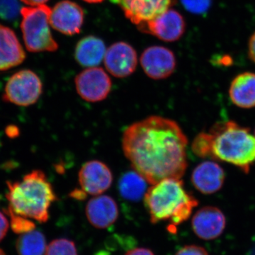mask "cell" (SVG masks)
Wrapping results in <instances>:
<instances>
[{
	"label": "cell",
	"mask_w": 255,
	"mask_h": 255,
	"mask_svg": "<svg viewBox=\"0 0 255 255\" xmlns=\"http://www.w3.org/2000/svg\"><path fill=\"white\" fill-rule=\"evenodd\" d=\"M83 1L88 3H100L105 1V0H83Z\"/></svg>",
	"instance_id": "836d02e7"
},
{
	"label": "cell",
	"mask_w": 255,
	"mask_h": 255,
	"mask_svg": "<svg viewBox=\"0 0 255 255\" xmlns=\"http://www.w3.org/2000/svg\"><path fill=\"white\" fill-rule=\"evenodd\" d=\"M18 255H43L46 251V241L40 231H30L21 235L16 243Z\"/></svg>",
	"instance_id": "44dd1931"
},
{
	"label": "cell",
	"mask_w": 255,
	"mask_h": 255,
	"mask_svg": "<svg viewBox=\"0 0 255 255\" xmlns=\"http://www.w3.org/2000/svg\"></svg>",
	"instance_id": "8d00e7d4"
},
{
	"label": "cell",
	"mask_w": 255,
	"mask_h": 255,
	"mask_svg": "<svg viewBox=\"0 0 255 255\" xmlns=\"http://www.w3.org/2000/svg\"><path fill=\"white\" fill-rule=\"evenodd\" d=\"M0 255H5L4 251H3L1 249H0Z\"/></svg>",
	"instance_id": "e575fe53"
},
{
	"label": "cell",
	"mask_w": 255,
	"mask_h": 255,
	"mask_svg": "<svg viewBox=\"0 0 255 255\" xmlns=\"http://www.w3.org/2000/svg\"><path fill=\"white\" fill-rule=\"evenodd\" d=\"M137 26L144 24L169 9L174 0H111Z\"/></svg>",
	"instance_id": "8fae6325"
},
{
	"label": "cell",
	"mask_w": 255,
	"mask_h": 255,
	"mask_svg": "<svg viewBox=\"0 0 255 255\" xmlns=\"http://www.w3.org/2000/svg\"><path fill=\"white\" fill-rule=\"evenodd\" d=\"M86 216L95 228L105 229L112 226L119 217V208L113 198L108 195L96 196L88 201Z\"/></svg>",
	"instance_id": "9a60e30c"
},
{
	"label": "cell",
	"mask_w": 255,
	"mask_h": 255,
	"mask_svg": "<svg viewBox=\"0 0 255 255\" xmlns=\"http://www.w3.org/2000/svg\"><path fill=\"white\" fill-rule=\"evenodd\" d=\"M84 22V11L80 5L63 0L51 9L50 24L54 29L68 36L78 34Z\"/></svg>",
	"instance_id": "4fadbf2b"
},
{
	"label": "cell",
	"mask_w": 255,
	"mask_h": 255,
	"mask_svg": "<svg viewBox=\"0 0 255 255\" xmlns=\"http://www.w3.org/2000/svg\"><path fill=\"white\" fill-rule=\"evenodd\" d=\"M191 225L198 237L211 241L222 234L226 228V219L222 211L218 208L205 206L194 214Z\"/></svg>",
	"instance_id": "5bb4252c"
},
{
	"label": "cell",
	"mask_w": 255,
	"mask_h": 255,
	"mask_svg": "<svg viewBox=\"0 0 255 255\" xmlns=\"http://www.w3.org/2000/svg\"><path fill=\"white\" fill-rule=\"evenodd\" d=\"M78 95L90 103H97L106 100L112 90V82L108 74L98 67L87 68L79 73L75 79Z\"/></svg>",
	"instance_id": "52a82bcc"
},
{
	"label": "cell",
	"mask_w": 255,
	"mask_h": 255,
	"mask_svg": "<svg viewBox=\"0 0 255 255\" xmlns=\"http://www.w3.org/2000/svg\"><path fill=\"white\" fill-rule=\"evenodd\" d=\"M9 229V222L4 214L0 211V241H2L3 238L7 233Z\"/></svg>",
	"instance_id": "83f0119b"
},
{
	"label": "cell",
	"mask_w": 255,
	"mask_h": 255,
	"mask_svg": "<svg viewBox=\"0 0 255 255\" xmlns=\"http://www.w3.org/2000/svg\"><path fill=\"white\" fill-rule=\"evenodd\" d=\"M21 6L18 0H0V18L14 21L21 16Z\"/></svg>",
	"instance_id": "d4e9b609"
},
{
	"label": "cell",
	"mask_w": 255,
	"mask_h": 255,
	"mask_svg": "<svg viewBox=\"0 0 255 255\" xmlns=\"http://www.w3.org/2000/svg\"><path fill=\"white\" fill-rule=\"evenodd\" d=\"M212 135V157L233 164L249 173L255 164V137L248 128L232 121L215 124Z\"/></svg>",
	"instance_id": "277c9868"
},
{
	"label": "cell",
	"mask_w": 255,
	"mask_h": 255,
	"mask_svg": "<svg viewBox=\"0 0 255 255\" xmlns=\"http://www.w3.org/2000/svg\"><path fill=\"white\" fill-rule=\"evenodd\" d=\"M184 7L193 14H201L206 12L212 0H181Z\"/></svg>",
	"instance_id": "484cf974"
},
{
	"label": "cell",
	"mask_w": 255,
	"mask_h": 255,
	"mask_svg": "<svg viewBox=\"0 0 255 255\" xmlns=\"http://www.w3.org/2000/svg\"><path fill=\"white\" fill-rule=\"evenodd\" d=\"M46 255H78V253L74 242L60 238L50 243Z\"/></svg>",
	"instance_id": "603a6c76"
},
{
	"label": "cell",
	"mask_w": 255,
	"mask_h": 255,
	"mask_svg": "<svg viewBox=\"0 0 255 255\" xmlns=\"http://www.w3.org/2000/svg\"><path fill=\"white\" fill-rule=\"evenodd\" d=\"M78 182L81 190L87 195L100 196L112 187L113 174L105 162L94 159L82 166Z\"/></svg>",
	"instance_id": "ba28073f"
},
{
	"label": "cell",
	"mask_w": 255,
	"mask_h": 255,
	"mask_svg": "<svg viewBox=\"0 0 255 255\" xmlns=\"http://www.w3.org/2000/svg\"><path fill=\"white\" fill-rule=\"evenodd\" d=\"M249 56L252 61L255 63V32L251 37L249 41Z\"/></svg>",
	"instance_id": "f546056e"
},
{
	"label": "cell",
	"mask_w": 255,
	"mask_h": 255,
	"mask_svg": "<svg viewBox=\"0 0 255 255\" xmlns=\"http://www.w3.org/2000/svg\"><path fill=\"white\" fill-rule=\"evenodd\" d=\"M144 204L152 223L169 221L168 229L176 232L197 206L196 198L186 191L181 179L168 178L152 184L146 191Z\"/></svg>",
	"instance_id": "7a4b0ae2"
},
{
	"label": "cell",
	"mask_w": 255,
	"mask_h": 255,
	"mask_svg": "<svg viewBox=\"0 0 255 255\" xmlns=\"http://www.w3.org/2000/svg\"><path fill=\"white\" fill-rule=\"evenodd\" d=\"M138 27L142 31L154 35L162 41L174 42L182 38L185 31L186 23L180 13L169 9Z\"/></svg>",
	"instance_id": "30bf717a"
},
{
	"label": "cell",
	"mask_w": 255,
	"mask_h": 255,
	"mask_svg": "<svg viewBox=\"0 0 255 255\" xmlns=\"http://www.w3.org/2000/svg\"><path fill=\"white\" fill-rule=\"evenodd\" d=\"M25 4L30 6H36L39 5L45 4L49 0H21Z\"/></svg>",
	"instance_id": "4dcf8cb0"
},
{
	"label": "cell",
	"mask_w": 255,
	"mask_h": 255,
	"mask_svg": "<svg viewBox=\"0 0 255 255\" xmlns=\"http://www.w3.org/2000/svg\"><path fill=\"white\" fill-rule=\"evenodd\" d=\"M50 13L51 9L46 4L21 7V29L28 51L41 53L58 49L50 29Z\"/></svg>",
	"instance_id": "5b68a950"
},
{
	"label": "cell",
	"mask_w": 255,
	"mask_h": 255,
	"mask_svg": "<svg viewBox=\"0 0 255 255\" xmlns=\"http://www.w3.org/2000/svg\"><path fill=\"white\" fill-rule=\"evenodd\" d=\"M70 196L75 199H78V200H83L86 198L87 194H85L84 191H82L81 189H75L73 191L70 193Z\"/></svg>",
	"instance_id": "1f68e13d"
},
{
	"label": "cell",
	"mask_w": 255,
	"mask_h": 255,
	"mask_svg": "<svg viewBox=\"0 0 255 255\" xmlns=\"http://www.w3.org/2000/svg\"><path fill=\"white\" fill-rule=\"evenodd\" d=\"M107 71L117 78L130 76L137 65L136 51L125 42H117L106 51L104 58Z\"/></svg>",
	"instance_id": "7c38bea8"
},
{
	"label": "cell",
	"mask_w": 255,
	"mask_h": 255,
	"mask_svg": "<svg viewBox=\"0 0 255 255\" xmlns=\"http://www.w3.org/2000/svg\"><path fill=\"white\" fill-rule=\"evenodd\" d=\"M6 185V197L15 214L40 223L48 221L50 206L58 198L43 171L35 169L21 180L8 181Z\"/></svg>",
	"instance_id": "3957f363"
},
{
	"label": "cell",
	"mask_w": 255,
	"mask_h": 255,
	"mask_svg": "<svg viewBox=\"0 0 255 255\" xmlns=\"http://www.w3.org/2000/svg\"><path fill=\"white\" fill-rule=\"evenodd\" d=\"M251 255H255V246L254 249H253V253H252Z\"/></svg>",
	"instance_id": "d590c367"
},
{
	"label": "cell",
	"mask_w": 255,
	"mask_h": 255,
	"mask_svg": "<svg viewBox=\"0 0 255 255\" xmlns=\"http://www.w3.org/2000/svg\"><path fill=\"white\" fill-rule=\"evenodd\" d=\"M229 96L235 105L243 109L255 107V73L246 72L233 79Z\"/></svg>",
	"instance_id": "ac0fdd59"
},
{
	"label": "cell",
	"mask_w": 255,
	"mask_h": 255,
	"mask_svg": "<svg viewBox=\"0 0 255 255\" xmlns=\"http://www.w3.org/2000/svg\"><path fill=\"white\" fill-rule=\"evenodd\" d=\"M140 61L147 76L155 80L169 78L175 71L177 66L173 52L162 46L146 48L140 56Z\"/></svg>",
	"instance_id": "9c48e42d"
},
{
	"label": "cell",
	"mask_w": 255,
	"mask_h": 255,
	"mask_svg": "<svg viewBox=\"0 0 255 255\" xmlns=\"http://www.w3.org/2000/svg\"><path fill=\"white\" fill-rule=\"evenodd\" d=\"M212 140V135L210 132H201L198 134L191 145L193 152L201 158H211Z\"/></svg>",
	"instance_id": "7402d4cb"
},
{
	"label": "cell",
	"mask_w": 255,
	"mask_h": 255,
	"mask_svg": "<svg viewBox=\"0 0 255 255\" xmlns=\"http://www.w3.org/2000/svg\"><path fill=\"white\" fill-rule=\"evenodd\" d=\"M147 182L135 171H130L121 177L119 182V193L126 200L140 201L147 191Z\"/></svg>",
	"instance_id": "ffe728a7"
},
{
	"label": "cell",
	"mask_w": 255,
	"mask_h": 255,
	"mask_svg": "<svg viewBox=\"0 0 255 255\" xmlns=\"http://www.w3.org/2000/svg\"><path fill=\"white\" fill-rule=\"evenodd\" d=\"M26 53L16 33L11 28L0 24V71H6L21 65Z\"/></svg>",
	"instance_id": "e0dca14e"
},
{
	"label": "cell",
	"mask_w": 255,
	"mask_h": 255,
	"mask_svg": "<svg viewBox=\"0 0 255 255\" xmlns=\"http://www.w3.org/2000/svg\"><path fill=\"white\" fill-rule=\"evenodd\" d=\"M188 139L172 119L150 116L124 130L122 149L132 169L150 184L182 179L187 168Z\"/></svg>",
	"instance_id": "6da1fadb"
},
{
	"label": "cell",
	"mask_w": 255,
	"mask_h": 255,
	"mask_svg": "<svg viewBox=\"0 0 255 255\" xmlns=\"http://www.w3.org/2000/svg\"><path fill=\"white\" fill-rule=\"evenodd\" d=\"M4 213L10 218L11 229L15 233L24 234L35 229L34 223L28 220L27 218L15 214L9 206L7 209L4 210Z\"/></svg>",
	"instance_id": "cb8c5ba5"
},
{
	"label": "cell",
	"mask_w": 255,
	"mask_h": 255,
	"mask_svg": "<svg viewBox=\"0 0 255 255\" xmlns=\"http://www.w3.org/2000/svg\"><path fill=\"white\" fill-rule=\"evenodd\" d=\"M175 255H209L204 248L200 246H186L181 248Z\"/></svg>",
	"instance_id": "4316f807"
},
{
	"label": "cell",
	"mask_w": 255,
	"mask_h": 255,
	"mask_svg": "<svg viewBox=\"0 0 255 255\" xmlns=\"http://www.w3.org/2000/svg\"><path fill=\"white\" fill-rule=\"evenodd\" d=\"M18 132H19V130H18V128L15 127V126H10V127L6 128V135L9 137H11V138L17 136Z\"/></svg>",
	"instance_id": "d6a6232c"
},
{
	"label": "cell",
	"mask_w": 255,
	"mask_h": 255,
	"mask_svg": "<svg viewBox=\"0 0 255 255\" xmlns=\"http://www.w3.org/2000/svg\"><path fill=\"white\" fill-rule=\"evenodd\" d=\"M106 51L105 43L101 38L89 36L78 42L75 50V58L82 67H97L104 60Z\"/></svg>",
	"instance_id": "d6986e66"
},
{
	"label": "cell",
	"mask_w": 255,
	"mask_h": 255,
	"mask_svg": "<svg viewBox=\"0 0 255 255\" xmlns=\"http://www.w3.org/2000/svg\"><path fill=\"white\" fill-rule=\"evenodd\" d=\"M43 92V83L32 70H21L10 77L5 85L2 100L19 107L34 105Z\"/></svg>",
	"instance_id": "8992f818"
},
{
	"label": "cell",
	"mask_w": 255,
	"mask_h": 255,
	"mask_svg": "<svg viewBox=\"0 0 255 255\" xmlns=\"http://www.w3.org/2000/svg\"><path fill=\"white\" fill-rule=\"evenodd\" d=\"M226 179L224 169L213 161H205L196 166L191 174L194 187L204 194H212L223 187Z\"/></svg>",
	"instance_id": "2e32d148"
},
{
	"label": "cell",
	"mask_w": 255,
	"mask_h": 255,
	"mask_svg": "<svg viewBox=\"0 0 255 255\" xmlns=\"http://www.w3.org/2000/svg\"><path fill=\"white\" fill-rule=\"evenodd\" d=\"M126 255H155L150 250L146 248H135L128 252Z\"/></svg>",
	"instance_id": "f1b7e54d"
}]
</instances>
